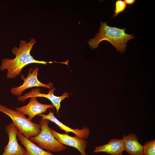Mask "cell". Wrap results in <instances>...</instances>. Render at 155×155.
I'll return each instance as SVG.
<instances>
[{"mask_svg":"<svg viewBox=\"0 0 155 155\" xmlns=\"http://www.w3.org/2000/svg\"><path fill=\"white\" fill-rule=\"evenodd\" d=\"M106 23L101 21L99 32L95 35V37L90 39L88 42L90 47L92 49L96 48L100 42L106 40L117 50L123 53L126 49L127 42L134 38L133 34L126 33L125 28L111 27L108 26Z\"/></svg>","mask_w":155,"mask_h":155,"instance_id":"7a4b0ae2","label":"cell"},{"mask_svg":"<svg viewBox=\"0 0 155 155\" xmlns=\"http://www.w3.org/2000/svg\"><path fill=\"white\" fill-rule=\"evenodd\" d=\"M55 88H52L49 91L48 94H46L40 92V88L33 89L30 92L25 94L22 96H19L18 100L19 101L24 102L28 98L33 97H42L46 98L50 100L54 106L56 108L57 113H58L60 108L61 101L66 97H69V93L65 92L60 96H57L54 94Z\"/></svg>","mask_w":155,"mask_h":155,"instance_id":"ba28073f","label":"cell"},{"mask_svg":"<svg viewBox=\"0 0 155 155\" xmlns=\"http://www.w3.org/2000/svg\"><path fill=\"white\" fill-rule=\"evenodd\" d=\"M143 146V155H155V140H152L145 143Z\"/></svg>","mask_w":155,"mask_h":155,"instance_id":"5bb4252c","label":"cell"},{"mask_svg":"<svg viewBox=\"0 0 155 155\" xmlns=\"http://www.w3.org/2000/svg\"><path fill=\"white\" fill-rule=\"evenodd\" d=\"M124 1L126 4L129 5H132L136 1L135 0H125Z\"/></svg>","mask_w":155,"mask_h":155,"instance_id":"2e32d148","label":"cell"},{"mask_svg":"<svg viewBox=\"0 0 155 155\" xmlns=\"http://www.w3.org/2000/svg\"><path fill=\"white\" fill-rule=\"evenodd\" d=\"M17 137L26 148V155H55L49 151H45L31 142L18 130Z\"/></svg>","mask_w":155,"mask_h":155,"instance_id":"4fadbf2b","label":"cell"},{"mask_svg":"<svg viewBox=\"0 0 155 155\" xmlns=\"http://www.w3.org/2000/svg\"><path fill=\"white\" fill-rule=\"evenodd\" d=\"M123 140L124 151L131 155H143V146L139 142L136 135H124Z\"/></svg>","mask_w":155,"mask_h":155,"instance_id":"7c38bea8","label":"cell"},{"mask_svg":"<svg viewBox=\"0 0 155 155\" xmlns=\"http://www.w3.org/2000/svg\"><path fill=\"white\" fill-rule=\"evenodd\" d=\"M17 131V128L13 122L5 126V131L8 136L9 142L1 155H26V150L18 142Z\"/></svg>","mask_w":155,"mask_h":155,"instance_id":"5b68a950","label":"cell"},{"mask_svg":"<svg viewBox=\"0 0 155 155\" xmlns=\"http://www.w3.org/2000/svg\"><path fill=\"white\" fill-rule=\"evenodd\" d=\"M115 5V9L114 11L113 17H115L121 13L124 12L127 7L126 3L122 0L116 1Z\"/></svg>","mask_w":155,"mask_h":155,"instance_id":"9a60e30c","label":"cell"},{"mask_svg":"<svg viewBox=\"0 0 155 155\" xmlns=\"http://www.w3.org/2000/svg\"><path fill=\"white\" fill-rule=\"evenodd\" d=\"M0 111L9 116L18 131L27 138L36 136L41 132L39 124L34 123L16 110L0 104Z\"/></svg>","mask_w":155,"mask_h":155,"instance_id":"3957f363","label":"cell"},{"mask_svg":"<svg viewBox=\"0 0 155 155\" xmlns=\"http://www.w3.org/2000/svg\"><path fill=\"white\" fill-rule=\"evenodd\" d=\"M124 151L123 139L113 138L107 144L96 146L93 153L105 152L111 155H122Z\"/></svg>","mask_w":155,"mask_h":155,"instance_id":"8fae6325","label":"cell"},{"mask_svg":"<svg viewBox=\"0 0 155 155\" xmlns=\"http://www.w3.org/2000/svg\"><path fill=\"white\" fill-rule=\"evenodd\" d=\"M53 104H42L37 100V98H30L28 104L21 107L16 108V110L21 114L29 116L28 119L32 121L36 115L45 112L49 108H53Z\"/></svg>","mask_w":155,"mask_h":155,"instance_id":"52a82bcc","label":"cell"},{"mask_svg":"<svg viewBox=\"0 0 155 155\" xmlns=\"http://www.w3.org/2000/svg\"><path fill=\"white\" fill-rule=\"evenodd\" d=\"M50 121L41 119L39 124L41 131L37 135L30 137L29 140L32 142L38 144V146L44 150L53 152H59L67 148L61 144L53 135L49 126Z\"/></svg>","mask_w":155,"mask_h":155,"instance_id":"277c9868","label":"cell"},{"mask_svg":"<svg viewBox=\"0 0 155 155\" xmlns=\"http://www.w3.org/2000/svg\"><path fill=\"white\" fill-rule=\"evenodd\" d=\"M53 136L63 145L75 148L82 155H86L85 150L87 147V142L84 139L77 136L72 137L66 134H61L50 129Z\"/></svg>","mask_w":155,"mask_h":155,"instance_id":"9c48e42d","label":"cell"},{"mask_svg":"<svg viewBox=\"0 0 155 155\" xmlns=\"http://www.w3.org/2000/svg\"><path fill=\"white\" fill-rule=\"evenodd\" d=\"M32 69L30 68L28 71V75L26 78H24V75H21V78L24 80L23 83L21 86L12 88L11 91L12 94L16 96H20L25 90L34 87H42L50 89L52 88V83H49L48 84H45L38 80L37 75L39 68L35 67L32 72Z\"/></svg>","mask_w":155,"mask_h":155,"instance_id":"8992f818","label":"cell"},{"mask_svg":"<svg viewBox=\"0 0 155 155\" xmlns=\"http://www.w3.org/2000/svg\"><path fill=\"white\" fill-rule=\"evenodd\" d=\"M36 42L34 39H31L28 42L24 40L20 41L19 47L15 46L12 49V53L16 55L15 58L13 59L5 58L2 59L0 69L2 71L5 69L7 70V78H15L20 74L24 67L30 64H46L48 63H60L55 61L46 62L35 59L30 55V52Z\"/></svg>","mask_w":155,"mask_h":155,"instance_id":"6da1fadb","label":"cell"},{"mask_svg":"<svg viewBox=\"0 0 155 155\" xmlns=\"http://www.w3.org/2000/svg\"><path fill=\"white\" fill-rule=\"evenodd\" d=\"M38 116L41 117V119H46L55 123L60 129L64 130L66 133L71 132L74 133L76 136L83 139L87 138L89 135L90 131L88 128L84 127L82 129H72L64 125L59 121L54 116L53 112L49 111L47 115L41 114Z\"/></svg>","mask_w":155,"mask_h":155,"instance_id":"30bf717a","label":"cell"}]
</instances>
